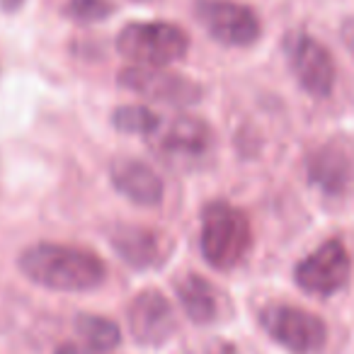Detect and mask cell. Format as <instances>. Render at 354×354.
<instances>
[{
  "mask_svg": "<svg viewBox=\"0 0 354 354\" xmlns=\"http://www.w3.org/2000/svg\"><path fill=\"white\" fill-rule=\"evenodd\" d=\"M308 183L323 197L342 199L354 185V146L342 136H333L320 143L306 162Z\"/></svg>",
  "mask_w": 354,
  "mask_h": 354,
  "instance_id": "obj_9",
  "label": "cell"
},
{
  "mask_svg": "<svg viewBox=\"0 0 354 354\" xmlns=\"http://www.w3.org/2000/svg\"><path fill=\"white\" fill-rule=\"evenodd\" d=\"M175 291L185 315L192 323H214L218 318V313H221V299H218L216 286L209 279H204V277L194 274V272H189V274H185L183 279L177 281Z\"/></svg>",
  "mask_w": 354,
  "mask_h": 354,
  "instance_id": "obj_14",
  "label": "cell"
},
{
  "mask_svg": "<svg viewBox=\"0 0 354 354\" xmlns=\"http://www.w3.org/2000/svg\"><path fill=\"white\" fill-rule=\"evenodd\" d=\"M117 49L124 59L136 66L165 68L185 59L189 51V37L183 27L172 22H131L117 37Z\"/></svg>",
  "mask_w": 354,
  "mask_h": 354,
  "instance_id": "obj_3",
  "label": "cell"
},
{
  "mask_svg": "<svg viewBox=\"0 0 354 354\" xmlns=\"http://www.w3.org/2000/svg\"><path fill=\"white\" fill-rule=\"evenodd\" d=\"M0 3H3L6 10H17V8L22 6V0H0Z\"/></svg>",
  "mask_w": 354,
  "mask_h": 354,
  "instance_id": "obj_20",
  "label": "cell"
},
{
  "mask_svg": "<svg viewBox=\"0 0 354 354\" xmlns=\"http://www.w3.org/2000/svg\"><path fill=\"white\" fill-rule=\"evenodd\" d=\"M112 122L119 131L133 133V136L151 138L158 131L162 119L158 117L153 109H148L146 104H124L112 114Z\"/></svg>",
  "mask_w": 354,
  "mask_h": 354,
  "instance_id": "obj_16",
  "label": "cell"
},
{
  "mask_svg": "<svg viewBox=\"0 0 354 354\" xmlns=\"http://www.w3.org/2000/svg\"><path fill=\"white\" fill-rule=\"evenodd\" d=\"M194 15L223 46H252L262 35V22L255 10L236 0H197Z\"/></svg>",
  "mask_w": 354,
  "mask_h": 354,
  "instance_id": "obj_8",
  "label": "cell"
},
{
  "mask_svg": "<svg viewBox=\"0 0 354 354\" xmlns=\"http://www.w3.org/2000/svg\"><path fill=\"white\" fill-rule=\"evenodd\" d=\"M265 333L291 354H315L328 342V325L320 315L289 304H272L260 310Z\"/></svg>",
  "mask_w": 354,
  "mask_h": 354,
  "instance_id": "obj_5",
  "label": "cell"
},
{
  "mask_svg": "<svg viewBox=\"0 0 354 354\" xmlns=\"http://www.w3.org/2000/svg\"><path fill=\"white\" fill-rule=\"evenodd\" d=\"M112 185L122 197L138 207H158L165 194L162 177L138 158H117L109 167Z\"/></svg>",
  "mask_w": 354,
  "mask_h": 354,
  "instance_id": "obj_13",
  "label": "cell"
},
{
  "mask_svg": "<svg viewBox=\"0 0 354 354\" xmlns=\"http://www.w3.org/2000/svg\"><path fill=\"white\" fill-rule=\"evenodd\" d=\"M284 56L296 83L313 97H328L335 88V61L323 41L294 30L284 37Z\"/></svg>",
  "mask_w": 354,
  "mask_h": 354,
  "instance_id": "obj_6",
  "label": "cell"
},
{
  "mask_svg": "<svg viewBox=\"0 0 354 354\" xmlns=\"http://www.w3.org/2000/svg\"><path fill=\"white\" fill-rule=\"evenodd\" d=\"M151 148L158 160L172 170H192L209 160L214 151V131L204 119L175 117L160 122L151 136Z\"/></svg>",
  "mask_w": 354,
  "mask_h": 354,
  "instance_id": "obj_4",
  "label": "cell"
},
{
  "mask_svg": "<svg viewBox=\"0 0 354 354\" xmlns=\"http://www.w3.org/2000/svg\"><path fill=\"white\" fill-rule=\"evenodd\" d=\"M349 274H352V257L347 245L342 238H330L296 265L294 281L306 294L328 299L344 289Z\"/></svg>",
  "mask_w": 354,
  "mask_h": 354,
  "instance_id": "obj_7",
  "label": "cell"
},
{
  "mask_svg": "<svg viewBox=\"0 0 354 354\" xmlns=\"http://www.w3.org/2000/svg\"><path fill=\"white\" fill-rule=\"evenodd\" d=\"M64 12L71 17V20L90 25V22H100V20H104V17L112 15L114 6L109 3V0H68Z\"/></svg>",
  "mask_w": 354,
  "mask_h": 354,
  "instance_id": "obj_17",
  "label": "cell"
},
{
  "mask_svg": "<svg viewBox=\"0 0 354 354\" xmlns=\"http://www.w3.org/2000/svg\"><path fill=\"white\" fill-rule=\"evenodd\" d=\"M20 270L30 281L51 291H93L107 279L100 255L66 243L30 245L20 255Z\"/></svg>",
  "mask_w": 354,
  "mask_h": 354,
  "instance_id": "obj_1",
  "label": "cell"
},
{
  "mask_svg": "<svg viewBox=\"0 0 354 354\" xmlns=\"http://www.w3.org/2000/svg\"><path fill=\"white\" fill-rule=\"evenodd\" d=\"M75 330L83 337L85 347L93 352H109L122 342V330L114 320L104 318V315L93 313H80L75 318Z\"/></svg>",
  "mask_w": 354,
  "mask_h": 354,
  "instance_id": "obj_15",
  "label": "cell"
},
{
  "mask_svg": "<svg viewBox=\"0 0 354 354\" xmlns=\"http://www.w3.org/2000/svg\"><path fill=\"white\" fill-rule=\"evenodd\" d=\"M119 85L151 102H165L175 107H187L202 97V88L192 78L153 66H129L119 73Z\"/></svg>",
  "mask_w": 354,
  "mask_h": 354,
  "instance_id": "obj_10",
  "label": "cell"
},
{
  "mask_svg": "<svg viewBox=\"0 0 354 354\" xmlns=\"http://www.w3.org/2000/svg\"><path fill=\"white\" fill-rule=\"evenodd\" d=\"M109 243L117 250V255L133 270L160 267L172 252L170 236L151 226L119 223L109 231Z\"/></svg>",
  "mask_w": 354,
  "mask_h": 354,
  "instance_id": "obj_12",
  "label": "cell"
},
{
  "mask_svg": "<svg viewBox=\"0 0 354 354\" xmlns=\"http://www.w3.org/2000/svg\"><path fill=\"white\" fill-rule=\"evenodd\" d=\"M129 333L138 344H162L175 335L177 313L165 294L158 289H143L129 304Z\"/></svg>",
  "mask_w": 354,
  "mask_h": 354,
  "instance_id": "obj_11",
  "label": "cell"
},
{
  "mask_svg": "<svg viewBox=\"0 0 354 354\" xmlns=\"http://www.w3.org/2000/svg\"><path fill=\"white\" fill-rule=\"evenodd\" d=\"M342 41L347 46V51L354 56V20H347L342 25Z\"/></svg>",
  "mask_w": 354,
  "mask_h": 354,
  "instance_id": "obj_18",
  "label": "cell"
},
{
  "mask_svg": "<svg viewBox=\"0 0 354 354\" xmlns=\"http://www.w3.org/2000/svg\"><path fill=\"white\" fill-rule=\"evenodd\" d=\"M56 354H80V349L73 347V344H61V347L56 349Z\"/></svg>",
  "mask_w": 354,
  "mask_h": 354,
  "instance_id": "obj_19",
  "label": "cell"
},
{
  "mask_svg": "<svg viewBox=\"0 0 354 354\" xmlns=\"http://www.w3.org/2000/svg\"><path fill=\"white\" fill-rule=\"evenodd\" d=\"M202 255L214 270L228 272L248 257L252 248V226L245 212L228 202H209L202 212Z\"/></svg>",
  "mask_w": 354,
  "mask_h": 354,
  "instance_id": "obj_2",
  "label": "cell"
}]
</instances>
